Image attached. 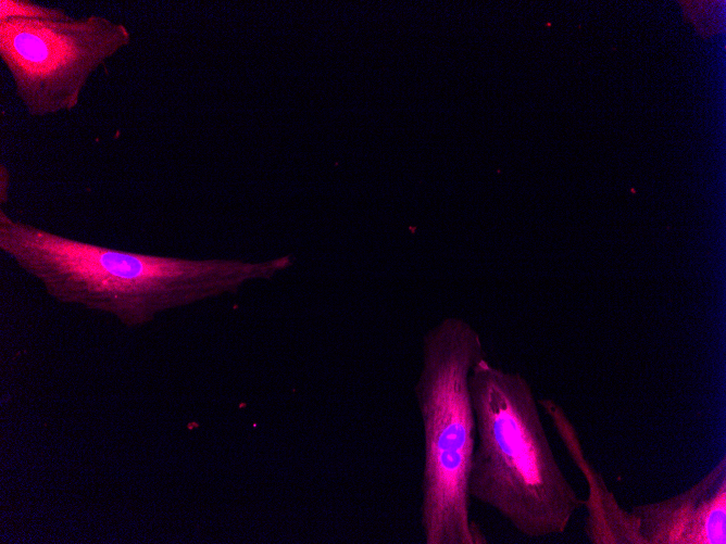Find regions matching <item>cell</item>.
<instances>
[{
    "label": "cell",
    "mask_w": 726,
    "mask_h": 544,
    "mask_svg": "<svg viewBox=\"0 0 726 544\" xmlns=\"http://www.w3.org/2000/svg\"><path fill=\"white\" fill-rule=\"evenodd\" d=\"M485 357L479 333L447 317L423 339L415 396L423 425L421 528L425 544H487L471 517L468 477L476 446L470 375Z\"/></svg>",
    "instance_id": "cell-3"
},
{
    "label": "cell",
    "mask_w": 726,
    "mask_h": 544,
    "mask_svg": "<svg viewBox=\"0 0 726 544\" xmlns=\"http://www.w3.org/2000/svg\"><path fill=\"white\" fill-rule=\"evenodd\" d=\"M470 391L476 421L471 498L526 537L564 533L585 501L555 457L529 382L483 357L471 371Z\"/></svg>",
    "instance_id": "cell-2"
},
{
    "label": "cell",
    "mask_w": 726,
    "mask_h": 544,
    "mask_svg": "<svg viewBox=\"0 0 726 544\" xmlns=\"http://www.w3.org/2000/svg\"><path fill=\"white\" fill-rule=\"evenodd\" d=\"M630 511L643 544H725L726 458L687 490Z\"/></svg>",
    "instance_id": "cell-5"
},
{
    "label": "cell",
    "mask_w": 726,
    "mask_h": 544,
    "mask_svg": "<svg viewBox=\"0 0 726 544\" xmlns=\"http://www.w3.org/2000/svg\"><path fill=\"white\" fill-rule=\"evenodd\" d=\"M21 17L43 21H68L73 16L60 8L46 7L28 0H0V21Z\"/></svg>",
    "instance_id": "cell-7"
},
{
    "label": "cell",
    "mask_w": 726,
    "mask_h": 544,
    "mask_svg": "<svg viewBox=\"0 0 726 544\" xmlns=\"http://www.w3.org/2000/svg\"><path fill=\"white\" fill-rule=\"evenodd\" d=\"M0 250L54 298L146 319L159 308L268 278L289 257L248 263L141 254L64 237L0 210Z\"/></svg>",
    "instance_id": "cell-1"
},
{
    "label": "cell",
    "mask_w": 726,
    "mask_h": 544,
    "mask_svg": "<svg viewBox=\"0 0 726 544\" xmlns=\"http://www.w3.org/2000/svg\"><path fill=\"white\" fill-rule=\"evenodd\" d=\"M10 189V174L8 168L1 164L0 166V203L3 204L8 201Z\"/></svg>",
    "instance_id": "cell-8"
},
{
    "label": "cell",
    "mask_w": 726,
    "mask_h": 544,
    "mask_svg": "<svg viewBox=\"0 0 726 544\" xmlns=\"http://www.w3.org/2000/svg\"><path fill=\"white\" fill-rule=\"evenodd\" d=\"M130 29L100 14L68 21H0V58L34 118L70 112L90 76L132 43Z\"/></svg>",
    "instance_id": "cell-4"
},
{
    "label": "cell",
    "mask_w": 726,
    "mask_h": 544,
    "mask_svg": "<svg viewBox=\"0 0 726 544\" xmlns=\"http://www.w3.org/2000/svg\"><path fill=\"white\" fill-rule=\"evenodd\" d=\"M538 404L551 419L571 459L589 486V497L584 503L587 509L584 530L589 543L643 544L637 517L621 507L601 473L586 457L578 432L564 409L550 398L539 400Z\"/></svg>",
    "instance_id": "cell-6"
}]
</instances>
